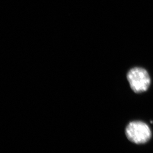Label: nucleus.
I'll return each mask as SVG.
<instances>
[{
    "mask_svg": "<svg viewBox=\"0 0 153 153\" xmlns=\"http://www.w3.org/2000/svg\"><path fill=\"white\" fill-rule=\"evenodd\" d=\"M125 134L130 141L137 144L146 143L152 137V132L149 126L140 121L129 123L126 127Z\"/></svg>",
    "mask_w": 153,
    "mask_h": 153,
    "instance_id": "obj_1",
    "label": "nucleus"
},
{
    "mask_svg": "<svg viewBox=\"0 0 153 153\" xmlns=\"http://www.w3.org/2000/svg\"><path fill=\"white\" fill-rule=\"evenodd\" d=\"M132 90L136 93H141L148 90L151 84V78L146 69L140 67L131 69L127 74Z\"/></svg>",
    "mask_w": 153,
    "mask_h": 153,
    "instance_id": "obj_2",
    "label": "nucleus"
}]
</instances>
